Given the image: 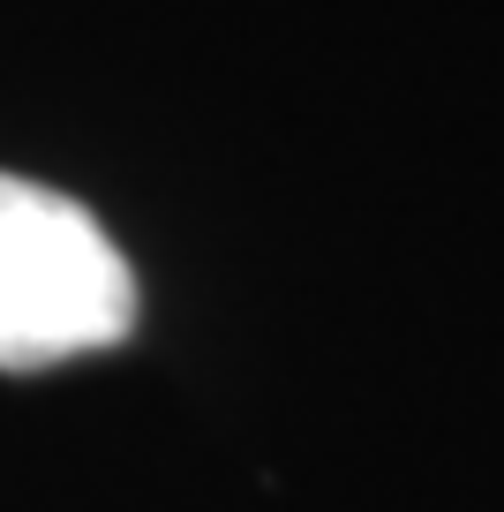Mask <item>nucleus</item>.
I'll use <instances>...</instances> for the list:
<instances>
[{
	"instance_id": "f257e3e1",
	"label": "nucleus",
	"mask_w": 504,
	"mask_h": 512,
	"mask_svg": "<svg viewBox=\"0 0 504 512\" xmlns=\"http://www.w3.org/2000/svg\"><path fill=\"white\" fill-rule=\"evenodd\" d=\"M136 324V272L113 234L61 189L0 174V369L76 362L121 347Z\"/></svg>"
}]
</instances>
